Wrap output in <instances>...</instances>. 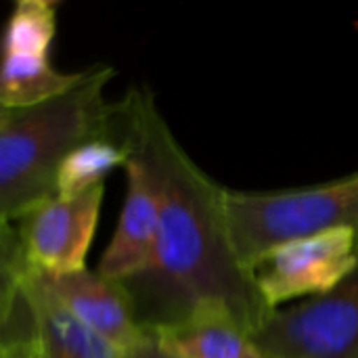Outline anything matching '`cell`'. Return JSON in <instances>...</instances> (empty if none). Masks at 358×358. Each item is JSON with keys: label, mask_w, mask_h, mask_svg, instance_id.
I'll use <instances>...</instances> for the list:
<instances>
[{"label": "cell", "mask_w": 358, "mask_h": 358, "mask_svg": "<svg viewBox=\"0 0 358 358\" xmlns=\"http://www.w3.org/2000/svg\"><path fill=\"white\" fill-rule=\"evenodd\" d=\"M111 136L136 159L157 201V243L147 273L122 283L143 327H170L206 306L227 308L256 334L275 313L237 258L224 218V195L182 149L147 86L113 105Z\"/></svg>", "instance_id": "cell-1"}, {"label": "cell", "mask_w": 358, "mask_h": 358, "mask_svg": "<svg viewBox=\"0 0 358 358\" xmlns=\"http://www.w3.org/2000/svg\"><path fill=\"white\" fill-rule=\"evenodd\" d=\"M113 76L111 65H90L65 94L0 120V231L57 195L61 162L73 147L111 136L115 103L105 101V88Z\"/></svg>", "instance_id": "cell-2"}, {"label": "cell", "mask_w": 358, "mask_h": 358, "mask_svg": "<svg viewBox=\"0 0 358 358\" xmlns=\"http://www.w3.org/2000/svg\"><path fill=\"white\" fill-rule=\"evenodd\" d=\"M224 218L233 250L245 268L275 245L329 229H352L358 243V170L310 187L227 189Z\"/></svg>", "instance_id": "cell-3"}, {"label": "cell", "mask_w": 358, "mask_h": 358, "mask_svg": "<svg viewBox=\"0 0 358 358\" xmlns=\"http://www.w3.org/2000/svg\"><path fill=\"white\" fill-rule=\"evenodd\" d=\"M357 266L355 231L329 229L266 250L248 271L264 302L277 310L285 302L334 292Z\"/></svg>", "instance_id": "cell-4"}, {"label": "cell", "mask_w": 358, "mask_h": 358, "mask_svg": "<svg viewBox=\"0 0 358 358\" xmlns=\"http://www.w3.org/2000/svg\"><path fill=\"white\" fill-rule=\"evenodd\" d=\"M252 338L268 358H358V266L334 292L275 310Z\"/></svg>", "instance_id": "cell-5"}, {"label": "cell", "mask_w": 358, "mask_h": 358, "mask_svg": "<svg viewBox=\"0 0 358 358\" xmlns=\"http://www.w3.org/2000/svg\"><path fill=\"white\" fill-rule=\"evenodd\" d=\"M105 185L76 197H50L19 220L17 237L27 273L57 279L86 271L99 227Z\"/></svg>", "instance_id": "cell-6"}, {"label": "cell", "mask_w": 358, "mask_h": 358, "mask_svg": "<svg viewBox=\"0 0 358 358\" xmlns=\"http://www.w3.org/2000/svg\"><path fill=\"white\" fill-rule=\"evenodd\" d=\"M42 279L73 319L105 338L120 352L141 338L143 325L138 323L134 302L122 283L105 279L88 268L67 277Z\"/></svg>", "instance_id": "cell-7"}, {"label": "cell", "mask_w": 358, "mask_h": 358, "mask_svg": "<svg viewBox=\"0 0 358 358\" xmlns=\"http://www.w3.org/2000/svg\"><path fill=\"white\" fill-rule=\"evenodd\" d=\"M126 197L117 227L99 262V275L128 283L149 271L157 243V201L143 166L128 155Z\"/></svg>", "instance_id": "cell-8"}, {"label": "cell", "mask_w": 358, "mask_h": 358, "mask_svg": "<svg viewBox=\"0 0 358 358\" xmlns=\"http://www.w3.org/2000/svg\"><path fill=\"white\" fill-rule=\"evenodd\" d=\"M23 298L34 358H122L113 344L84 327L61 306L42 277L25 275Z\"/></svg>", "instance_id": "cell-9"}, {"label": "cell", "mask_w": 358, "mask_h": 358, "mask_svg": "<svg viewBox=\"0 0 358 358\" xmlns=\"http://www.w3.org/2000/svg\"><path fill=\"white\" fill-rule=\"evenodd\" d=\"M153 331L180 358H268L252 334L227 308L218 306L199 308L182 323Z\"/></svg>", "instance_id": "cell-10"}, {"label": "cell", "mask_w": 358, "mask_h": 358, "mask_svg": "<svg viewBox=\"0 0 358 358\" xmlns=\"http://www.w3.org/2000/svg\"><path fill=\"white\" fill-rule=\"evenodd\" d=\"M82 71L63 73L48 57L8 55L0 57V107L6 111L29 109L71 90Z\"/></svg>", "instance_id": "cell-11"}, {"label": "cell", "mask_w": 358, "mask_h": 358, "mask_svg": "<svg viewBox=\"0 0 358 358\" xmlns=\"http://www.w3.org/2000/svg\"><path fill=\"white\" fill-rule=\"evenodd\" d=\"M128 162L126 147L113 136H94L73 147L61 162L57 174V195L76 197L92 191L105 182V178L124 168Z\"/></svg>", "instance_id": "cell-12"}, {"label": "cell", "mask_w": 358, "mask_h": 358, "mask_svg": "<svg viewBox=\"0 0 358 358\" xmlns=\"http://www.w3.org/2000/svg\"><path fill=\"white\" fill-rule=\"evenodd\" d=\"M57 0H19L0 31V57H48L57 36Z\"/></svg>", "instance_id": "cell-13"}, {"label": "cell", "mask_w": 358, "mask_h": 358, "mask_svg": "<svg viewBox=\"0 0 358 358\" xmlns=\"http://www.w3.org/2000/svg\"><path fill=\"white\" fill-rule=\"evenodd\" d=\"M27 268L13 227L0 231V342L21 336L29 327L23 298Z\"/></svg>", "instance_id": "cell-14"}, {"label": "cell", "mask_w": 358, "mask_h": 358, "mask_svg": "<svg viewBox=\"0 0 358 358\" xmlns=\"http://www.w3.org/2000/svg\"><path fill=\"white\" fill-rule=\"evenodd\" d=\"M122 358H180L176 352H172L162 340L159 336L149 329V327H143V334L141 338L122 352Z\"/></svg>", "instance_id": "cell-15"}, {"label": "cell", "mask_w": 358, "mask_h": 358, "mask_svg": "<svg viewBox=\"0 0 358 358\" xmlns=\"http://www.w3.org/2000/svg\"><path fill=\"white\" fill-rule=\"evenodd\" d=\"M13 358H34L31 352V344H29V329L19 336V338H13Z\"/></svg>", "instance_id": "cell-16"}, {"label": "cell", "mask_w": 358, "mask_h": 358, "mask_svg": "<svg viewBox=\"0 0 358 358\" xmlns=\"http://www.w3.org/2000/svg\"><path fill=\"white\" fill-rule=\"evenodd\" d=\"M0 358H13V342L10 340L0 342Z\"/></svg>", "instance_id": "cell-17"}, {"label": "cell", "mask_w": 358, "mask_h": 358, "mask_svg": "<svg viewBox=\"0 0 358 358\" xmlns=\"http://www.w3.org/2000/svg\"><path fill=\"white\" fill-rule=\"evenodd\" d=\"M4 115H6V109H2V107H0V120H2Z\"/></svg>", "instance_id": "cell-18"}]
</instances>
